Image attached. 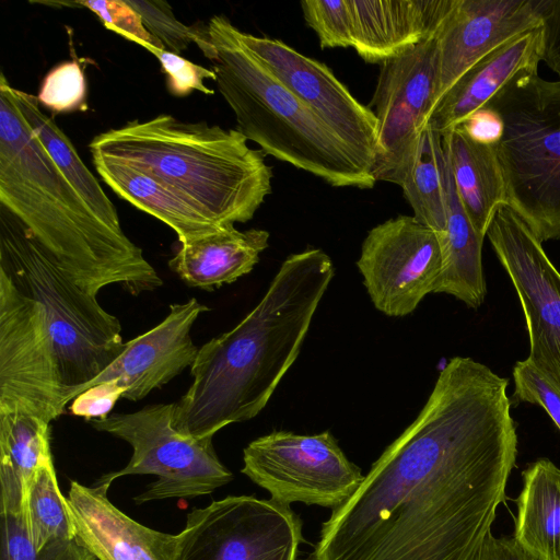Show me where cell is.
I'll return each instance as SVG.
<instances>
[{
    "mask_svg": "<svg viewBox=\"0 0 560 560\" xmlns=\"http://www.w3.org/2000/svg\"><path fill=\"white\" fill-rule=\"evenodd\" d=\"M509 382L468 357L322 524L308 560H471L517 457Z\"/></svg>",
    "mask_w": 560,
    "mask_h": 560,
    "instance_id": "6da1fadb",
    "label": "cell"
},
{
    "mask_svg": "<svg viewBox=\"0 0 560 560\" xmlns=\"http://www.w3.org/2000/svg\"><path fill=\"white\" fill-rule=\"evenodd\" d=\"M335 275L319 248L288 256L258 304L198 349L192 382L175 402L176 430L192 439L256 417L295 362Z\"/></svg>",
    "mask_w": 560,
    "mask_h": 560,
    "instance_id": "7a4b0ae2",
    "label": "cell"
},
{
    "mask_svg": "<svg viewBox=\"0 0 560 560\" xmlns=\"http://www.w3.org/2000/svg\"><path fill=\"white\" fill-rule=\"evenodd\" d=\"M0 206L15 215L85 291L119 284L133 295L162 284L124 231L84 202L25 124L13 86L0 74Z\"/></svg>",
    "mask_w": 560,
    "mask_h": 560,
    "instance_id": "3957f363",
    "label": "cell"
},
{
    "mask_svg": "<svg viewBox=\"0 0 560 560\" xmlns=\"http://www.w3.org/2000/svg\"><path fill=\"white\" fill-rule=\"evenodd\" d=\"M237 129L188 122L171 114L133 119L92 138V159L141 170L171 187L219 225L253 219L271 192L264 152Z\"/></svg>",
    "mask_w": 560,
    "mask_h": 560,
    "instance_id": "277c9868",
    "label": "cell"
},
{
    "mask_svg": "<svg viewBox=\"0 0 560 560\" xmlns=\"http://www.w3.org/2000/svg\"><path fill=\"white\" fill-rule=\"evenodd\" d=\"M240 31L226 16L214 15L197 26L194 40L211 61L237 130L265 155L332 187L373 188L371 166L246 48Z\"/></svg>",
    "mask_w": 560,
    "mask_h": 560,
    "instance_id": "5b68a950",
    "label": "cell"
},
{
    "mask_svg": "<svg viewBox=\"0 0 560 560\" xmlns=\"http://www.w3.org/2000/svg\"><path fill=\"white\" fill-rule=\"evenodd\" d=\"M0 272L44 314L69 405L121 353L118 318L82 289L9 210L0 206Z\"/></svg>",
    "mask_w": 560,
    "mask_h": 560,
    "instance_id": "8992f818",
    "label": "cell"
},
{
    "mask_svg": "<svg viewBox=\"0 0 560 560\" xmlns=\"http://www.w3.org/2000/svg\"><path fill=\"white\" fill-rule=\"evenodd\" d=\"M537 69L520 71L486 106L502 120L495 152L508 206L542 243L560 240V81Z\"/></svg>",
    "mask_w": 560,
    "mask_h": 560,
    "instance_id": "52a82bcc",
    "label": "cell"
},
{
    "mask_svg": "<svg viewBox=\"0 0 560 560\" xmlns=\"http://www.w3.org/2000/svg\"><path fill=\"white\" fill-rule=\"evenodd\" d=\"M174 413L175 402L152 404L133 412H112L92 420L94 429L132 447L128 464L103 475L97 482L110 486L127 475H155L158 479L133 498L137 504L205 495L229 483L233 475L218 458L212 438L183 435L175 428Z\"/></svg>",
    "mask_w": 560,
    "mask_h": 560,
    "instance_id": "ba28073f",
    "label": "cell"
},
{
    "mask_svg": "<svg viewBox=\"0 0 560 560\" xmlns=\"http://www.w3.org/2000/svg\"><path fill=\"white\" fill-rule=\"evenodd\" d=\"M243 463L245 476L288 505L302 502L335 510L364 479L329 431L314 435L273 431L249 442Z\"/></svg>",
    "mask_w": 560,
    "mask_h": 560,
    "instance_id": "9c48e42d",
    "label": "cell"
},
{
    "mask_svg": "<svg viewBox=\"0 0 560 560\" xmlns=\"http://www.w3.org/2000/svg\"><path fill=\"white\" fill-rule=\"evenodd\" d=\"M186 516L173 560H296L303 540L299 515L272 499L228 495Z\"/></svg>",
    "mask_w": 560,
    "mask_h": 560,
    "instance_id": "30bf717a",
    "label": "cell"
},
{
    "mask_svg": "<svg viewBox=\"0 0 560 560\" xmlns=\"http://www.w3.org/2000/svg\"><path fill=\"white\" fill-rule=\"evenodd\" d=\"M438 40L430 38L380 63L369 107L377 120L374 179L401 186L435 106Z\"/></svg>",
    "mask_w": 560,
    "mask_h": 560,
    "instance_id": "8fae6325",
    "label": "cell"
},
{
    "mask_svg": "<svg viewBox=\"0 0 560 560\" xmlns=\"http://www.w3.org/2000/svg\"><path fill=\"white\" fill-rule=\"evenodd\" d=\"M486 236L523 310L529 340L526 360L560 388V272L508 205L495 211Z\"/></svg>",
    "mask_w": 560,
    "mask_h": 560,
    "instance_id": "7c38bea8",
    "label": "cell"
},
{
    "mask_svg": "<svg viewBox=\"0 0 560 560\" xmlns=\"http://www.w3.org/2000/svg\"><path fill=\"white\" fill-rule=\"evenodd\" d=\"M67 406L43 311L0 272V411L50 423Z\"/></svg>",
    "mask_w": 560,
    "mask_h": 560,
    "instance_id": "4fadbf2b",
    "label": "cell"
},
{
    "mask_svg": "<svg viewBox=\"0 0 560 560\" xmlns=\"http://www.w3.org/2000/svg\"><path fill=\"white\" fill-rule=\"evenodd\" d=\"M357 267L375 308L406 316L435 292L442 272L438 234L413 215L388 219L368 232Z\"/></svg>",
    "mask_w": 560,
    "mask_h": 560,
    "instance_id": "5bb4252c",
    "label": "cell"
},
{
    "mask_svg": "<svg viewBox=\"0 0 560 560\" xmlns=\"http://www.w3.org/2000/svg\"><path fill=\"white\" fill-rule=\"evenodd\" d=\"M246 48L372 168L377 120L323 62L288 44L240 31Z\"/></svg>",
    "mask_w": 560,
    "mask_h": 560,
    "instance_id": "9a60e30c",
    "label": "cell"
},
{
    "mask_svg": "<svg viewBox=\"0 0 560 560\" xmlns=\"http://www.w3.org/2000/svg\"><path fill=\"white\" fill-rule=\"evenodd\" d=\"M540 26L538 0H455L436 36L435 105L477 61Z\"/></svg>",
    "mask_w": 560,
    "mask_h": 560,
    "instance_id": "2e32d148",
    "label": "cell"
},
{
    "mask_svg": "<svg viewBox=\"0 0 560 560\" xmlns=\"http://www.w3.org/2000/svg\"><path fill=\"white\" fill-rule=\"evenodd\" d=\"M209 308L191 298L173 303L166 317L150 330L125 342L121 353L79 393L109 383L122 398L138 401L191 366L198 349L190 331ZM77 395V396H78Z\"/></svg>",
    "mask_w": 560,
    "mask_h": 560,
    "instance_id": "e0dca14e",
    "label": "cell"
},
{
    "mask_svg": "<svg viewBox=\"0 0 560 560\" xmlns=\"http://www.w3.org/2000/svg\"><path fill=\"white\" fill-rule=\"evenodd\" d=\"M110 486L71 481L67 495L77 538L96 560H173L176 535L147 527L107 498Z\"/></svg>",
    "mask_w": 560,
    "mask_h": 560,
    "instance_id": "ac0fdd59",
    "label": "cell"
},
{
    "mask_svg": "<svg viewBox=\"0 0 560 560\" xmlns=\"http://www.w3.org/2000/svg\"><path fill=\"white\" fill-rule=\"evenodd\" d=\"M455 0H348L352 47L370 63H382L436 37Z\"/></svg>",
    "mask_w": 560,
    "mask_h": 560,
    "instance_id": "d6986e66",
    "label": "cell"
},
{
    "mask_svg": "<svg viewBox=\"0 0 560 560\" xmlns=\"http://www.w3.org/2000/svg\"><path fill=\"white\" fill-rule=\"evenodd\" d=\"M541 56V26L514 37L471 66L441 97L427 125L440 135L462 125L520 71L538 68Z\"/></svg>",
    "mask_w": 560,
    "mask_h": 560,
    "instance_id": "ffe728a7",
    "label": "cell"
},
{
    "mask_svg": "<svg viewBox=\"0 0 560 560\" xmlns=\"http://www.w3.org/2000/svg\"><path fill=\"white\" fill-rule=\"evenodd\" d=\"M269 236L261 229L223 225L180 244L168 267L187 285L211 291L249 273L267 249Z\"/></svg>",
    "mask_w": 560,
    "mask_h": 560,
    "instance_id": "44dd1931",
    "label": "cell"
},
{
    "mask_svg": "<svg viewBox=\"0 0 560 560\" xmlns=\"http://www.w3.org/2000/svg\"><path fill=\"white\" fill-rule=\"evenodd\" d=\"M441 136L458 197L475 231L485 238L495 211L508 205L495 145L476 141L462 126Z\"/></svg>",
    "mask_w": 560,
    "mask_h": 560,
    "instance_id": "7402d4cb",
    "label": "cell"
},
{
    "mask_svg": "<svg viewBox=\"0 0 560 560\" xmlns=\"http://www.w3.org/2000/svg\"><path fill=\"white\" fill-rule=\"evenodd\" d=\"M445 194L446 225L442 233H436L442 272L434 293L453 295L468 307L478 308L487 294L482 267L483 238L475 231L462 205L446 153Z\"/></svg>",
    "mask_w": 560,
    "mask_h": 560,
    "instance_id": "603a6c76",
    "label": "cell"
},
{
    "mask_svg": "<svg viewBox=\"0 0 560 560\" xmlns=\"http://www.w3.org/2000/svg\"><path fill=\"white\" fill-rule=\"evenodd\" d=\"M102 180L121 199L170 226L180 244L212 233L219 225L171 187L136 167L92 159Z\"/></svg>",
    "mask_w": 560,
    "mask_h": 560,
    "instance_id": "cb8c5ba5",
    "label": "cell"
},
{
    "mask_svg": "<svg viewBox=\"0 0 560 560\" xmlns=\"http://www.w3.org/2000/svg\"><path fill=\"white\" fill-rule=\"evenodd\" d=\"M51 460L49 422L21 409L0 411V513L23 514L33 478Z\"/></svg>",
    "mask_w": 560,
    "mask_h": 560,
    "instance_id": "d4e9b609",
    "label": "cell"
},
{
    "mask_svg": "<svg viewBox=\"0 0 560 560\" xmlns=\"http://www.w3.org/2000/svg\"><path fill=\"white\" fill-rule=\"evenodd\" d=\"M522 480L512 537L535 560H560V468L539 458Z\"/></svg>",
    "mask_w": 560,
    "mask_h": 560,
    "instance_id": "484cf974",
    "label": "cell"
},
{
    "mask_svg": "<svg viewBox=\"0 0 560 560\" xmlns=\"http://www.w3.org/2000/svg\"><path fill=\"white\" fill-rule=\"evenodd\" d=\"M13 96L25 124L89 208L112 229L124 231L115 205L84 164L71 140L55 119L43 112L37 96L15 88Z\"/></svg>",
    "mask_w": 560,
    "mask_h": 560,
    "instance_id": "4316f807",
    "label": "cell"
},
{
    "mask_svg": "<svg viewBox=\"0 0 560 560\" xmlns=\"http://www.w3.org/2000/svg\"><path fill=\"white\" fill-rule=\"evenodd\" d=\"M400 187L416 220L442 233L446 225L445 152L442 136L429 125Z\"/></svg>",
    "mask_w": 560,
    "mask_h": 560,
    "instance_id": "83f0119b",
    "label": "cell"
},
{
    "mask_svg": "<svg viewBox=\"0 0 560 560\" xmlns=\"http://www.w3.org/2000/svg\"><path fill=\"white\" fill-rule=\"evenodd\" d=\"M23 518L37 549L54 540L77 537L67 498L58 486L54 460L44 465L33 478L24 500Z\"/></svg>",
    "mask_w": 560,
    "mask_h": 560,
    "instance_id": "f1b7e54d",
    "label": "cell"
},
{
    "mask_svg": "<svg viewBox=\"0 0 560 560\" xmlns=\"http://www.w3.org/2000/svg\"><path fill=\"white\" fill-rule=\"evenodd\" d=\"M0 560H96L75 537L54 540L37 549L31 541L23 514L0 513Z\"/></svg>",
    "mask_w": 560,
    "mask_h": 560,
    "instance_id": "f546056e",
    "label": "cell"
},
{
    "mask_svg": "<svg viewBox=\"0 0 560 560\" xmlns=\"http://www.w3.org/2000/svg\"><path fill=\"white\" fill-rule=\"evenodd\" d=\"M86 80L80 63L68 60L56 65L44 77L37 100L54 113L86 110Z\"/></svg>",
    "mask_w": 560,
    "mask_h": 560,
    "instance_id": "4dcf8cb0",
    "label": "cell"
},
{
    "mask_svg": "<svg viewBox=\"0 0 560 560\" xmlns=\"http://www.w3.org/2000/svg\"><path fill=\"white\" fill-rule=\"evenodd\" d=\"M306 24L325 48L352 47V20L348 0H304L300 3Z\"/></svg>",
    "mask_w": 560,
    "mask_h": 560,
    "instance_id": "1f68e13d",
    "label": "cell"
},
{
    "mask_svg": "<svg viewBox=\"0 0 560 560\" xmlns=\"http://www.w3.org/2000/svg\"><path fill=\"white\" fill-rule=\"evenodd\" d=\"M140 15L145 28L158 38L164 47L180 54L194 43L197 26L182 23L165 1L126 0Z\"/></svg>",
    "mask_w": 560,
    "mask_h": 560,
    "instance_id": "d6a6232c",
    "label": "cell"
},
{
    "mask_svg": "<svg viewBox=\"0 0 560 560\" xmlns=\"http://www.w3.org/2000/svg\"><path fill=\"white\" fill-rule=\"evenodd\" d=\"M67 7H83L95 13L104 26L145 49H166L144 26L138 12L126 0H92L62 2Z\"/></svg>",
    "mask_w": 560,
    "mask_h": 560,
    "instance_id": "836d02e7",
    "label": "cell"
},
{
    "mask_svg": "<svg viewBox=\"0 0 560 560\" xmlns=\"http://www.w3.org/2000/svg\"><path fill=\"white\" fill-rule=\"evenodd\" d=\"M147 50L160 61L166 77V88L172 95L184 97L194 91L206 95L214 94V91L205 84L207 79L215 81V72L212 69L194 63L167 49L149 47Z\"/></svg>",
    "mask_w": 560,
    "mask_h": 560,
    "instance_id": "e575fe53",
    "label": "cell"
},
{
    "mask_svg": "<svg viewBox=\"0 0 560 560\" xmlns=\"http://www.w3.org/2000/svg\"><path fill=\"white\" fill-rule=\"evenodd\" d=\"M513 397L544 408L560 430V388L539 373L526 359L513 368Z\"/></svg>",
    "mask_w": 560,
    "mask_h": 560,
    "instance_id": "d590c367",
    "label": "cell"
},
{
    "mask_svg": "<svg viewBox=\"0 0 560 560\" xmlns=\"http://www.w3.org/2000/svg\"><path fill=\"white\" fill-rule=\"evenodd\" d=\"M544 61L560 81V0H538Z\"/></svg>",
    "mask_w": 560,
    "mask_h": 560,
    "instance_id": "8d00e7d4",
    "label": "cell"
},
{
    "mask_svg": "<svg viewBox=\"0 0 560 560\" xmlns=\"http://www.w3.org/2000/svg\"><path fill=\"white\" fill-rule=\"evenodd\" d=\"M121 393L112 384L95 385L79 394L70 402V411L86 420L102 419L109 415Z\"/></svg>",
    "mask_w": 560,
    "mask_h": 560,
    "instance_id": "74e56055",
    "label": "cell"
},
{
    "mask_svg": "<svg viewBox=\"0 0 560 560\" xmlns=\"http://www.w3.org/2000/svg\"><path fill=\"white\" fill-rule=\"evenodd\" d=\"M459 126L476 141L492 145L500 140L503 128L499 114L487 106L471 114Z\"/></svg>",
    "mask_w": 560,
    "mask_h": 560,
    "instance_id": "f35d334b",
    "label": "cell"
},
{
    "mask_svg": "<svg viewBox=\"0 0 560 560\" xmlns=\"http://www.w3.org/2000/svg\"><path fill=\"white\" fill-rule=\"evenodd\" d=\"M471 560H535L526 553L513 537L486 536Z\"/></svg>",
    "mask_w": 560,
    "mask_h": 560,
    "instance_id": "ab89813d",
    "label": "cell"
}]
</instances>
